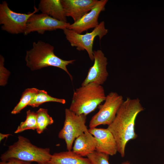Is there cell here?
Returning <instances> with one entry per match:
<instances>
[{
    "label": "cell",
    "mask_w": 164,
    "mask_h": 164,
    "mask_svg": "<svg viewBox=\"0 0 164 164\" xmlns=\"http://www.w3.org/2000/svg\"><path fill=\"white\" fill-rule=\"evenodd\" d=\"M144 110L138 98H127L124 101L112 123L107 128L112 133L115 140L118 152L122 157L125 156L126 145L137 136L135 126L138 114Z\"/></svg>",
    "instance_id": "1"
},
{
    "label": "cell",
    "mask_w": 164,
    "mask_h": 164,
    "mask_svg": "<svg viewBox=\"0 0 164 164\" xmlns=\"http://www.w3.org/2000/svg\"><path fill=\"white\" fill-rule=\"evenodd\" d=\"M54 50L53 46L41 40L33 42L32 48L26 52L25 60L26 66L32 70L48 66L58 67L65 71L72 81L73 77L67 67L73 63L75 60H63L54 54Z\"/></svg>",
    "instance_id": "2"
},
{
    "label": "cell",
    "mask_w": 164,
    "mask_h": 164,
    "mask_svg": "<svg viewBox=\"0 0 164 164\" xmlns=\"http://www.w3.org/2000/svg\"><path fill=\"white\" fill-rule=\"evenodd\" d=\"M106 96L101 85L89 83L74 91L69 109L77 115L87 116L104 101Z\"/></svg>",
    "instance_id": "3"
},
{
    "label": "cell",
    "mask_w": 164,
    "mask_h": 164,
    "mask_svg": "<svg viewBox=\"0 0 164 164\" xmlns=\"http://www.w3.org/2000/svg\"><path fill=\"white\" fill-rule=\"evenodd\" d=\"M18 138L17 141L1 155L2 161L14 158L26 162H35L39 164H47L52 156L49 148L38 147L21 135L18 136Z\"/></svg>",
    "instance_id": "4"
},
{
    "label": "cell",
    "mask_w": 164,
    "mask_h": 164,
    "mask_svg": "<svg viewBox=\"0 0 164 164\" xmlns=\"http://www.w3.org/2000/svg\"><path fill=\"white\" fill-rule=\"evenodd\" d=\"M34 8V10L32 12L17 13L9 8L6 1H3L0 4V24L2 29L13 34L24 33L29 19L39 10L35 6Z\"/></svg>",
    "instance_id": "5"
},
{
    "label": "cell",
    "mask_w": 164,
    "mask_h": 164,
    "mask_svg": "<svg viewBox=\"0 0 164 164\" xmlns=\"http://www.w3.org/2000/svg\"><path fill=\"white\" fill-rule=\"evenodd\" d=\"M65 113L63 126L59 133L58 137L65 140L67 151H71L75 139L88 131L85 125L87 116L77 115L68 108L65 109Z\"/></svg>",
    "instance_id": "6"
},
{
    "label": "cell",
    "mask_w": 164,
    "mask_h": 164,
    "mask_svg": "<svg viewBox=\"0 0 164 164\" xmlns=\"http://www.w3.org/2000/svg\"><path fill=\"white\" fill-rule=\"evenodd\" d=\"M104 24V22L102 21L91 32L84 34L77 33L68 29H64L63 33L72 46L76 47L79 51L86 50L91 60L93 61V46L95 38L98 36L100 40L108 32Z\"/></svg>",
    "instance_id": "7"
},
{
    "label": "cell",
    "mask_w": 164,
    "mask_h": 164,
    "mask_svg": "<svg viewBox=\"0 0 164 164\" xmlns=\"http://www.w3.org/2000/svg\"><path fill=\"white\" fill-rule=\"evenodd\" d=\"M122 96L116 92H111L106 95L103 104L99 105L98 111L91 118L90 128L100 125H110L114 119L124 101Z\"/></svg>",
    "instance_id": "8"
},
{
    "label": "cell",
    "mask_w": 164,
    "mask_h": 164,
    "mask_svg": "<svg viewBox=\"0 0 164 164\" xmlns=\"http://www.w3.org/2000/svg\"><path fill=\"white\" fill-rule=\"evenodd\" d=\"M70 24L67 22L61 21L45 14H34L29 19L25 35L31 32H36L43 34L47 31H52L57 29L63 30L68 29Z\"/></svg>",
    "instance_id": "9"
},
{
    "label": "cell",
    "mask_w": 164,
    "mask_h": 164,
    "mask_svg": "<svg viewBox=\"0 0 164 164\" xmlns=\"http://www.w3.org/2000/svg\"><path fill=\"white\" fill-rule=\"evenodd\" d=\"M94 62L89 69L87 74L81 84V86L91 83L102 85L108 76L107 70V59L101 50H94Z\"/></svg>",
    "instance_id": "10"
},
{
    "label": "cell",
    "mask_w": 164,
    "mask_h": 164,
    "mask_svg": "<svg viewBox=\"0 0 164 164\" xmlns=\"http://www.w3.org/2000/svg\"><path fill=\"white\" fill-rule=\"evenodd\" d=\"M107 0L98 1L94 7L80 19L70 24L68 29L80 34L90 29L95 28L99 24L98 18L100 13L105 10Z\"/></svg>",
    "instance_id": "11"
},
{
    "label": "cell",
    "mask_w": 164,
    "mask_h": 164,
    "mask_svg": "<svg viewBox=\"0 0 164 164\" xmlns=\"http://www.w3.org/2000/svg\"><path fill=\"white\" fill-rule=\"evenodd\" d=\"M88 132L97 140L96 151L109 155L116 154L118 150L115 140L107 128H91L88 129Z\"/></svg>",
    "instance_id": "12"
},
{
    "label": "cell",
    "mask_w": 164,
    "mask_h": 164,
    "mask_svg": "<svg viewBox=\"0 0 164 164\" xmlns=\"http://www.w3.org/2000/svg\"><path fill=\"white\" fill-rule=\"evenodd\" d=\"M97 0H61L66 17H71L74 22L80 19L96 5Z\"/></svg>",
    "instance_id": "13"
},
{
    "label": "cell",
    "mask_w": 164,
    "mask_h": 164,
    "mask_svg": "<svg viewBox=\"0 0 164 164\" xmlns=\"http://www.w3.org/2000/svg\"><path fill=\"white\" fill-rule=\"evenodd\" d=\"M97 141L89 132H86L75 140L73 151L82 156H87L96 151Z\"/></svg>",
    "instance_id": "14"
},
{
    "label": "cell",
    "mask_w": 164,
    "mask_h": 164,
    "mask_svg": "<svg viewBox=\"0 0 164 164\" xmlns=\"http://www.w3.org/2000/svg\"><path fill=\"white\" fill-rule=\"evenodd\" d=\"M38 7L42 13L58 20L67 22V17L61 0H41Z\"/></svg>",
    "instance_id": "15"
},
{
    "label": "cell",
    "mask_w": 164,
    "mask_h": 164,
    "mask_svg": "<svg viewBox=\"0 0 164 164\" xmlns=\"http://www.w3.org/2000/svg\"><path fill=\"white\" fill-rule=\"evenodd\" d=\"M47 164H91L87 158H84L71 150L54 153Z\"/></svg>",
    "instance_id": "16"
},
{
    "label": "cell",
    "mask_w": 164,
    "mask_h": 164,
    "mask_svg": "<svg viewBox=\"0 0 164 164\" xmlns=\"http://www.w3.org/2000/svg\"><path fill=\"white\" fill-rule=\"evenodd\" d=\"M48 102H56L64 104L66 103V101L64 99L52 97L44 90H39L38 92L32 98L28 106L33 108L36 107L44 103Z\"/></svg>",
    "instance_id": "17"
},
{
    "label": "cell",
    "mask_w": 164,
    "mask_h": 164,
    "mask_svg": "<svg viewBox=\"0 0 164 164\" xmlns=\"http://www.w3.org/2000/svg\"><path fill=\"white\" fill-rule=\"evenodd\" d=\"M39 89L36 88L26 89L23 92L20 100L11 112L12 114H16L28 105L34 97L38 92Z\"/></svg>",
    "instance_id": "18"
},
{
    "label": "cell",
    "mask_w": 164,
    "mask_h": 164,
    "mask_svg": "<svg viewBox=\"0 0 164 164\" xmlns=\"http://www.w3.org/2000/svg\"><path fill=\"white\" fill-rule=\"evenodd\" d=\"M37 116V127L36 130L39 134L42 133L47 127L53 123V118L48 114L46 109L39 108L36 112Z\"/></svg>",
    "instance_id": "19"
},
{
    "label": "cell",
    "mask_w": 164,
    "mask_h": 164,
    "mask_svg": "<svg viewBox=\"0 0 164 164\" xmlns=\"http://www.w3.org/2000/svg\"><path fill=\"white\" fill-rule=\"evenodd\" d=\"M37 127L36 113L29 110L26 112L25 120L20 123L14 132L17 134L28 129L36 130Z\"/></svg>",
    "instance_id": "20"
},
{
    "label": "cell",
    "mask_w": 164,
    "mask_h": 164,
    "mask_svg": "<svg viewBox=\"0 0 164 164\" xmlns=\"http://www.w3.org/2000/svg\"><path fill=\"white\" fill-rule=\"evenodd\" d=\"M109 156L107 154L95 151L88 155L87 157L91 164H110Z\"/></svg>",
    "instance_id": "21"
},
{
    "label": "cell",
    "mask_w": 164,
    "mask_h": 164,
    "mask_svg": "<svg viewBox=\"0 0 164 164\" xmlns=\"http://www.w3.org/2000/svg\"><path fill=\"white\" fill-rule=\"evenodd\" d=\"M4 59L1 55L0 56V85L4 86L6 84L9 75V72L4 66Z\"/></svg>",
    "instance_id": "22"
},
{
    "label": "cell",
    "mask_w": 164,
    "mask_h": 164,
    "mask_svg": "<svg viewBox=\"0 0 164 164\" xmlns=\"http://www.w3.org/2000/svg\"><path fill=\"white\" fill-rule=\"evenodd\" d=\"M0 164H32L30 162L23 161L15 158H10L6 161H1Z\"/></svg>",
    "instance_id": "23"
},
{
    "label": "cell",
    "mask_w": 164,
    "mask_h": 164,
    "mask_svg": "<svg viewBox=\"0 0 164 164\" xmlns=\"http://www.w3.org/2000/svg\"><path fill=\"white\" fill-rule=\"evenodd\" d=\"M12 135L11 134H3L2 133H0V141H2L3 139L5 138H7L8 137Z\"/></svg>",
    "instance_id": "24"
},
{
    "label": "cell",
    "mask_w": 164,
    "mask_h": 164,
    "mask_svg": "<svg viewBox=\"0 0 164 164\" xmlns=\"http://www.w3.org/2000/svg\"><path fill=\"white\" fill-rule=\"evenodd\" d=\"M122 164H129V163L127 162H125L123 163Z\"/></svg>",
    "instance_id": "25"
},
{
    "label": "cell",
    "mask_w": 164,
    "mask_h": 164,
    "mask_svg": "<svg viewBox=\"0 0 164 164\" xmlns=\"http://www.w3.org/2000/svg\"><path fill=\"white\" fill-rule=\"evenodd\" d=\"M163 164H164V163H163Z\"/></svg>",
    "instance_id": "26"
}]
</instances>
